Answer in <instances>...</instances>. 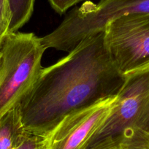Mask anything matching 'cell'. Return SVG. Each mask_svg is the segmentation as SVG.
I'll list each match as a JSON object with an SVG mask.
<instances>
[{"label":"cell","mask_w":149,"mask_h":149,"mask_svg":"<svg viewBox=\"0 0 149 149\" xmlns=\"http://www.w3.org/2000/svg\"><path fill=\"white\" fill-rule=\"evenodd\" d=\"M125 80L109 55L104 33L90 36L43 67L19 104L24 129L45 137L67 116L118 95Z\"/></svg>","instance_id":"6da1fadb"},{"label":"cell","mask_w":149,"mask_h":149,"mask_svg":"<svg viewBox=\"0 0 149 149\" xmlns=\"http://www.w3.org/2000/svg\"><path fill=\"white\" fill-rule=\"evenodd\" d=\"M44 137L26 131L15 149H42Z\"/></svg>","instance_id":"8fae6325"},{"label":"cell","mask_w":149,"mask_h":149,"mask_svg":"<svg viewBox=\"0 0 149 149\" xmlns=\"http://www.w3.org/2000/svg\"><path fill=\"white\" fill-rule=\"evenodd\" d=\"M13 18L9 33L16 32L31 18L34 11V0H9Z\"/></svg>","instance_id":"ba28073f"},{"label":"cell","mask_w":149,"mask_h":149,"mask_svg":"<svg viewBox=\"0 0 149 149\" xmlns=\"http://www.w3.org/2000/svg\"><path fill=\"white\" fill-rule=\"evenodd\" d=\"M13 13L9 0H0V48L10 31Z\"/></svg>","instance_id":"30bf717a"},{"label":"cell","mask_w":149,"mask_h":149,"mask_svg":"<svg viewBox=\"0 0 149 149\" xmlns=\"http://www.w3.org/2000/svg\"><path fill=\"white\" fill-rule=\"evenodd\" d=\"M46 48L34 33H8L0 48V118L21 103L42 72Z\"/></svg>","instance_id":"7a4b0ae2"},{"label":"cell","mask_w":149,"mask_h":149,"mask_svg":"<svg viewBox=\"0 0 149 149\" xmlns=\"http://www.w3.org/2000/svg\"><path fill=\"white\" fill-rule=\"evenodd\" d=\"M128 129L149 132V66L126 75L115 105L81 149H119Z\"/></svg>","instance_id":"3957f363"},{"label":"cell","mask_w":149,"mask_h":149,"mask_svg":"<svg viewBox=\"0 0 149 149\" xmlns=\"http://www.w3.org/2000/svg\"><path fill=\"white\" fill-rule=\"evenodd\" d=\"M119 149H149V132L128 129L124 132Z\"/></svg>","instance_id":"9c48e42d"},{"label":"cell","mask_w":149,"mask_h":149,"mask_svg":"<svg viewBox=\"0 0 149 149\" xmlns=\"http://www.w3.org/2000/svg\"><path fill=\"white\" fill-rule=\"evenodd\" d=\"M25 132L18 104L0 118V149H15Z\"/></svg>","instance_id":"52a82bcc"},{"label":"cell","mask_w":149,"mask_h":149,"mask_svg":"<svg viewBox=\"0 0 149 149\" xmlns=\"http://www.w3.org/2000/svg\"><path fill=\"white\" fill-rule=\"evenodd\" d=\"M129 14H149V0L86 1L72 10L52 32L40 37L47 49L70 52L90 36L104 31L108 22Z\"/></svg>","instance_id":"277c9868"},{"label":"cell","mask_w":149,"mask_h":149,"mask_svg":"<svg viewBox=\"0 0 149 149\" xmlns=\"http://www.w3.org/2000/svg\"><path fill=\"white\" fill-rule=\"evenodd\" d=\"M104 40L114 65L124 75L149 66V14H129L105 26Z\"/></svg>","instance_id":"5b68a950"},{"label":"cell","mask_w":149,"mask_h":149,"mask_svg":"<svg viewBox=\"0 0 149 149\" xmlns=\"http://www.w3.org/2000/svg\"><path fill=\"white\" fill-rule=\"evenodd\" d=\"M51 8L59 15L65 13L70 8L84 0H48Z\"/></svg>","instance_id":"7c38bea8"},{"label":"cell","mask_w":149,"mask_h":149,"mask_svg":"<svg viewBox=\"0 0 149 149\" xmlns=\"http://www.w3.org/2000/svg\"><path fill=\"white\" fill-rule=\"evenodd\" d=\"M117 95L66 116L48 135L42 149H81L115 105Z\"/></svg>","instance_id":"8992f818"}]
</instances>
